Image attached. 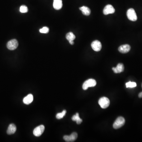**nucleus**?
I'll use <instances>...</instances> for the list:
<instances>
[{
    "label": "nucleus",
    "instance_id": "1",
    "mask_svg": "<svg viewBox=\"0 0 142 142\" xmlns=\"http://www.w3.org/2000/svg\"><path fill=\"white\" fill-rule=\"evenodd\" d=\"M125 123V120L124 118L122 116L118 117L113 124V128L115 129H119L124 125Z\"/></svg>",
    "mask_w": 142,
    "mask_h": 142
},
{
    "label": "nucleus",
    "instance_id": "2",
    "mask_svg": "<svg viewBox=\"0 0 142 142\" xmlns=\"http://www.w3.org/2000/svg\"><path fill=\"white\" fill-rule=\"evenodd\" d=\"M96 85V80L94 79H89L86 80L83 85V88L84 90H86L90 87H94Z\"/></svg>",
    "mask_w": 142,
    "mask_h": 142
},
{
    "label": "nucleus",
    "instance_id": "3",
    "mask_svg": "<svg viewBox=\"0 0 142 142\" xmlns=\"http://www.w3.org/2000/svg\"><path fill=\"white\" fill-rule=\"evenodd\" d=\"M127 16L128 19L130 21H135L137 20V16L134 9H128L127 12Z\"/></svg>",
    "mask_w": 142,
    "mask_h": 142
},
{
    "label": "nucleus",
    "instance_id": "4",
    "mask_svg": "<svg viewBox=\"0 0 142 142\" xmlns=\"http://www.w3.org/2000/svg\"><path fill=\"white\" fill-rule=\"evenodd\" d=\"M98 103L101 107L103 109L107 108L110 105L109 100L107 98L105 97L100 98Z\"/></svg>",
    "mask_w": 142,
    "mask_h": 142
},
{
    "label": "nucleus",
    "instance_id": "5",
    "mask_svg": "<svg viewBox=\"0 0 142 142\" xmlns=\"http://www.w3.org/2000/svg\"><path fill=\"white\" fill-rule=\"evenodd\" d=\"M18 46V42L16 39H13L10 40L7 44V47L10 50L16 49Z\"/></svg>",
    "mask_w": 142,
    "mask_h": 142
},
{
    "label": "nucleus",
    "instance_id": "6",
    "mask_svg": "<svg viewBox=\"0 0 142 142\" xmlns=\"http://www.w3.org/2000/svg\"><path fill=\"white\" fill-rule=\"evenodd\" d=\"M45 127L43 125H39L36 127L33 131V134L36 137L41 136L44 132Z\"/></svg>",
    "mask_w": 142,
    "mask_h": 142
},
{
    "label": "nucleus",
    "instance_id": "7",
    "mask_svg": "<svg viewBox=\"0 0 142 142\" xmlns=\"http://www.w3.org/2000/svg\"><path fill=\"white\" fill-rule=\"evenodd\" d=\"M91 47L94 51L98 52L101 50L102 45L100 41L98 40H95L92 43Z\"/></svg>",
    "mask_w": 142,
    "mask_h": 142
},
{
    "label": "nucleus",
    "instance_id": "8",
    "mask_svg": "<svg viewBox=\"0 0 142 142\" xmlns=\"http://www.w3.org/2000/svg\"><path fill=\"white\" fill-rule=\"evenodd\" d=\"M77 133L73 132L71 134L70 136H64V139L67 142H73L76 140L77 138Z\"/></svg>",
    "mask_w": 142,
    "mask_h": 142
},
{
    "label": "nucleus",
    "instance_id": "9",
    "mask_svg": "<svg viewBox=\"0 0 142 142\" xmlns=\"http://www.w3.org/2000/svg\"><path fill=\"white\" fill-rule=\"evenodd\" d=\"M115 10L112 5L108 4L104 8L103 13L104 15H107L109 14H112L115 13Z\"/></svg>",
    "mask_w": 142,
    "mask_h": 142
},
{
    "label": "nucleus",
    "instance_id": "10",
    "mask_svg": "<svg viewBox=\"0 0 142 142\" xmlns=\"http://www.w3.org/2000/svg\"><path fill=\"white\" fill-rule=\"evenodd\" d=\"M131 49V47L128 44H124L120 46L118 48V51L121 53H126L129 52Z\"/></svg>",
    "mask_w": 142,
    "mask_h": 142
},
{
    "label": "nucleus",
    "instance_id": "11",
    "mask_svg": "<svg viewBox=\"0 0 142 142\" xmlns=\"http://www.w3.org/2000/svg\"><path fill=\"white\" fill-rule=\"evenodd\" d=\"M124 64L122 63H119L116 66V67L112 68L113 70L115 73H121L124 71Z\"/></svg>",
    "mask_w": 142,
    "mask_h": 142
},
{
    "label": "nucleus",
    "instance_id": "12",
    "mask_svg": "<svg viewBox=\"0 0 142 142\" xmlns=\"http://www.w3.org/2000/svg\"><path fill=\"white\" fill-rule=\"evenodd\" d=\"M66 37L71 45H73L74 44L73 40L76 38V36L73 34V33L72 32L68 33L66 35Z\"/></svg>",
    "mask_w": 142,
    "mask_h": 142
},
{
    "label": "nucleus",
    "instance_id": "13",
    "mask_svg": "<svg viewBox=\"0 0 142 142\" xmlns=\"http://www.w3.org/2000/svg\"><path fill=\"white\" fill-rule=\"evenodd\" d=\"M53 7L56 10H59L62 7V0H54Z\"/></svg>",
    "mask_w": 142,
    "mask_h": 142
},
{
    "label": "nucleus",
    "instance_id": "14",
    "mask_svg": "<svg viewBox=\"0 0 142 142\" xmlns=\"http://www.w3.org/2000/svg\"><path fill=\"white\" fill-rule=\"evenodd\" d=\"M17 130L16 125L14 124H11L9 125L7 130V133L8 135H12L16 132Z\"/></svg>",
    "mask_w": 142,
    "mask_h": 142
},
{
    "label": "nucleus",
    "instance_id": "15",
    "mask_svg": "<svg viewBox=\"0 0 142 142\" xmlns=\"http://www.w3.org/2000/svg\"><path fill=\"white\" fill-rule=\"evenodd\" d=\"M33 100V96L32 94H29L27 96L24 98L23 100V102L26 105H28L31 103Z\"/></svg>",
    "mask_w": 142,
    "mask_h": 142
},
{
    "label": "nucleus",
    "instance_id": "16",
    "mask_svg": "<svg viewBox=\"0 0 142 142\" xmlns=\"http://www.w3.org/2000/svg\"><path fill=\"white\" fill-rule=\"evenodd\" d=\"M79 9L81 11L83 14L85 16H89L91 13V10L89 8L85 6H83L79 8Z\"/></svg>",
    "mask_w": 142,
    "mask_h": 142
},
{
    "label": "nucleus",
    "instance_id": "17",
    "mask_svg": "<svg viewBox=\"0 0 142 142\" xmlns=\"http://www.w3.org/2000/svg\"><path fill=\"white\" fill-rule=\"evenodd\" d=\"M72 119L73 121L76 122L77 124H81L83 121V120L79 117L78 113H77L76 115H73L72 117Z\"/></svg>",
    "mask_w": 142,
    "mask_h": 142
},
{
    "label": "nucleus",
    "instance_id": "18",
    "mask_svg": "<svg viewBox=\"0 0 142 142\" xmlns=\"http://www.w3.org/2000/svg\"><path fill=\"white\" fill-rule=\"evenodd\" d=\"M66 113V110H64L62 111V112L61 113H58L56 115V118L58 119H61L64 117V116L65 115Z\"/></svg>",
    "mask_w": 142,
    "mask_h": 142
},
{
    "label": "nucleus",
    "instance_id": "19",
    "mask_svg": "<svg viewBox=\"0 0 142 142\" xmlns=\"http://www.w3.org/2000/svg\"><path fill=\"white\" fill-rule=\"evenodd\" d=\"M125 85H126L127 88H133L136 87L137 86V84L136 83L130 81L126 83Z\"/></svg>",
    "mask_w": 142,
    "mask_h": 142
},
{
    "label": "nucleus",
    "instance_id": "20",
    "mask_svg": "<svg viewBox=\"0 0 142 142\" xmlns=\"http://www.w3.org/2000/svg\"><path fill=\"white\" fill-rule=\"evenodd\" d=\"M28 11L27 7L25 5H22L20 8V12L22 13H25Z\"/></svg>",
    "mask_w": 142,
    "mask_h": 142
},
{
    "label": "nucleus",
    "instance_id": "21",
    "mask_svg": "<svg viewBox=\"0 0 142 142\" xmlns=\"http://www.w3.org/2000/svg\"><path fill=\"white\" fill-rule=\"evenodd\" d=\"M49 29L47 27H44L40 30V32L42 33L46 34L48 33Z\"/></svg>",
    "mask_w": 142,
    "mask_h": 142
},
{
    "label": "nucleus",
    "instance_id": "22",
    "mask_svg": "<svg viewBox=\"0 0 142 142\" xmlns=\"http://www.w3.org/2000/svg\"><path fill=\"white\" fill-rule=\"evenodd\" d=\"M139 98H142V92H140V93H139Z\"/></svg>",
    "mask_w": 142,
    "mask_h": 142
},
{
    "label": "nucleus",
    "instance_id": "23",
    "mask_svg": "<svg viewBox=\"0 0 142 142\" xmlns=\"http://www.w3.org/2000/svg\"></svg>",
    "mask_w": 142,
    "mask_h": 142
}]
</instances>
